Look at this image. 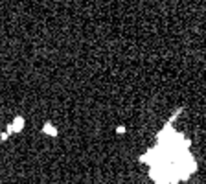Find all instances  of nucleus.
Returning a JSON list of instances; mask_svg holds the SVG:
<instances>
[{"mask_svg": "<svg viewBox=\"0 0 206 184\" xmlns=\"http://www.w3.org/2000/svg\"><path fill=\"white\" fill-rule=\"evenodd\" d=\"M180 135L173 129H166L160 133V142L157 151L151 155H157L153 162V177L162 184H171L186 179L195 170V162L188 153V144L180 146Z\"/></svg>", "mask_w": 206, "mask_h": 184, "instance_id": "obj_1", "label": "nucleus"}]
</instances>
